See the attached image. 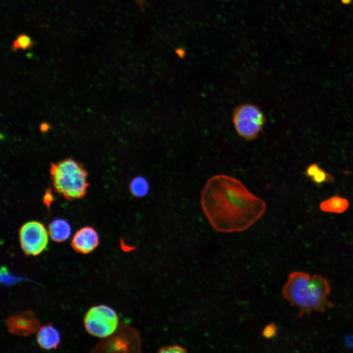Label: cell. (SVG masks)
<instances>
[{
  "instance_id": "cell-11",
  "label": "cell",
  "mask_w": 353,
  "mask_h": 353,
  "mask_svg": "<svg viewBox=\"0 0 353 353\" xmlns=\"http://www.w3.org/2000/svg\"><path fill=\"white\" fill-rule=\"evenodd\" d=\"M71 232L70 225L63 219L54 220L49 226L50 236L53 241L56 242H61L67 239Z\"/></svg>"
},
{
  "instance_id": "cell-18",
  "label": "cell",
  "mask_w": 353,
  "mask_h": 353,
  "mask_svg": "<svg viewBox=\"0 0 353 353\" xmlns=\"http://www.w3.org/2000/svg\"><path fill=\"white\" fill-rule=\"evenodd\" d=\"M49 128V126L47 124H43L41 126V130L45 131H47Z\"/></svg>"
},
{
  "instance_id": "cell-17",
  "label": "cell",
  "mask_w": 353,
  "mask_h": 353,
  "mask_svg": "<svg viewBox=\"0 0 353 353\" xmlns=\"http://www.w3.org/2000/svg\"><path fill=\"white\" fill-rule=\"evenodd\" d=\"M52 196L50 193H47L46 195H45L44 197V201L45 203L48 204V203H50L51 201H52Z\"/></svg>"
},
{
  "instance_id": "cell-5",
  "label": "cell",
  "mask_w": 353,
  "mask_h": 353,
  "mask_svg": "<svg viewBox=\"0 0 353 353\" xmlns=\"http://www.w3.org/2000/svg\"><path fill=\"white\" fill-rule=\"evenodd\" d=\"M141 347L138 331L121 323L115 332L103 339L95 349L101 352L137 353L140 352Z\"/></svg>"
},
{
  "instance_id": "cell-15",
  "label": "cell",
  "mask_w": 353,
  "mask_h": 353,
  "mask_svg": "<svg viewBox=\"0 0 353 353\" xmlns=\"http://www.w3.org/2000/svg\"><path fill=\"white\" fill-rule=\"evenodd\" d=\"M35 43L30 37L25 33L18 35L13 41L11 46V49L13 51L18 50H26L31 49Z\"/></svg>"
},
{
  "instance_id": "cell-7",
  "label": "cell",
  "mask_w": 353,
  "mask_h": 353,
  "mask_svg": "<svg viewBox=\"0 0 353 353\" xmlns=\"http://www.w3.org/2000/svg\"><path fill=\"white\" fill-rule=\"evenodd\" d=\"M22 249L26 255L36 256L46 248L48 234L45 226L37 221L25 223L19 231Z\"/></svg>"
},
{
  "instance_id": "cell-1",
  "label": "cell",
  "mask_w": 353,
  "mask_h": 353,
  "mask_svg": "<svg viewBox=\"0 0 353 353\" xmlns=\"http://www.w3.org/2000/svg\"><path fill=\"white\" fill-rule=\"evenodd\" d=\"M203 212L216 230H246L265 213L266 203L251 193L238 179L217 175L209 179L201 197Z\"/></svg>"
},
{
  "instance_id": "cell-14",
  "label": "cell",
  "mask_w": 353,
  "mask_h": 353,
  "mask_svg": "<svg viewBox=\"0 0 353 353\" xmlns=\"http://www.w3.org/2000/svg\"><path fill=\"white\" fill-rule=\"evenodd\" d=\"M149 183L147 179L142 176H137L130 181L129 190L131 194L136 198L146 196L149 191Z\"/></svg>"
},
{
  "instance_id": "cell-13",
  "label": "cell",
  "mask_w": 353,
  "mask_h": 353,
  "mask_svg": "<svg viewBox=\"0 0 353 353\" xmlns=\"http://www.w3.org/2000/svg\"><path fill=\"white\" fill-rule=\"evenodd\" d=\"M303 174L317 185L332 182L333 181V176L317 163L309 165Z\"/></svg>"
},
{
  "instance_id": "cell-12",
  "label": "cell",
  "mask_w": 353,
  "mask_h": 353,
  "mask_svg": "<svg viewBox=\"0 0 353 353\" xmlns=\"http://www.w3.org/2000/svg\"><path fill=\"white\" fill-rule=\"evenodd\" d=\"M347 199L338 195L332 196L322 201L320 204L321 210L326 212L342 213L349 207Z\"/></svg>"
},
{
  "instance_id": "cell-6",
  "label": "cell",
  "mask_w": 353,
  "mask_h": 353,
  "mask_svg": "<svg viewBox=\"0 0 353 353\" xmlns=\"http://www.w3.org/2000/svg\"><path fill=\"white\" fill-rule=\"evenodd\" d=\"M232 121L238 134L246 140H252L257 137L262 129L265 118L257 106L248 103L235 109Z\"/></svg>"
},
{
  "instance_id": "cell-4",
  "label": "cell",
  "mask_w": 353,
  "mask_h": 353,
  "mask_svg": "<svg viewBox=\"0 0 353 353\" xmlns=\"http://www.w3.org/2000/svg\"><path fill=\"white\" fill-rule=\"evenodd\" d=\"M84 323L89 333L103 338L115 332L119 325L115 311L105 305H97L89 309L85 315Z\"/></svg>"
},
{
  "instance_id": "cell-8",
  "label": "cell",
  "mask_w": 353,
  "mask_h": 353,
  "mask_svg": "<svg viewBox=\"0 0 353 353\" xmlns=\"http://www.w3.org/2000/svg\"><path fill=\"white\" fill-rule=\"evenodd\" d=\"M6 324L11 333L23 336L34 332L40 326L39 321L31 311L11 316L7 318Z\"/></svg>"
},
{
  "instance_id": "cell-3",
  "label": "cell",
  "mask_w": 353,
  "mask_h": 353,
  "mask_svg": "<svg viewBox=\"0 0 353 353\" xmlns=\"http://www.w3.org/2000/svg\"><path fill=\"white\" fill-rule=\"evenodd\" d=\"M50 174L54 190L66 199L72 201L85 195L89 185L88 174L80 163L67 158L51 163Z\"/></svg>"
},
{
  "instance_id": "cell-10",
  "label": "cell",
  "mask_w": 353,
  "mask_h": 353,
  "mask_svg": "<svg viewBox=\"0 0 353 353\" xmlns=\"http://www.w3.org/2000/svg\"><path fill=\"white\" fill-rule=\"evenodd\" d=\"M60 334L51 325H47L40 328L37 335V341L42 348L55 349L60 343Z\"/></svg>"
},
{
  "instance_id": "cell-2",
  "label": "cell",
  "mask_w": 353,
  "mask_h": 353,
  "mask_svg": "<svg viewBox=\"0 0 353 353\" xmlns=\"http://www.w3.org/2000/svg\"><path fill=\"white\" fill-rule=\"evenodd\" d=\"M328 291L324 279L302 272L290 274L282 288L284 298L302 312L324 308Z\"/></svg>"
},
{
  "instance_id": "cell-16",
  "label": "cell",
  "mask_w": 353,
  "mask_h": 353,
  "mask_svg": "<svg viewBox=\"0 0 353 353\" xmlns=\"http://www.w3.org/2000/svg\"><path fill=\"white\" fill-rule=\"evenodd\" d=\"M158 353H186L185 348L178 345H174L161 347L158 351Z\"/></svg>"
},
{
  "instance_id": "cell-9",
  "label": "cell",
  "mask_w": 353,
  "mask_h": 353,
  "mask_svg": "<svg viewBox=\"0 0 353 353\" xmlns=\"http://www.w3.org/2000/svg\"><path fill=\"white\" fill-rule=\"evenodd\" d=\"M99 244V237L97 231L91 227H85L76 233L71 245L76 252L87 254L94 251Z\"/></svg>"
}]
</instances>
